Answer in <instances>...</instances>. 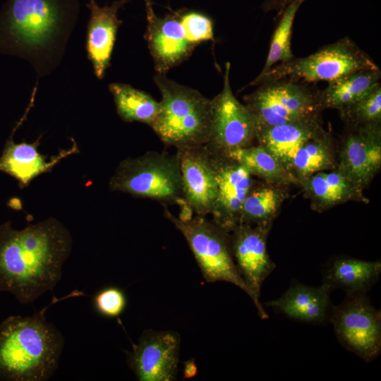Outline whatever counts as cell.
Masks as SVG:
<instances>
[{
	"instance_id": "18",
	"label": "cell",
	"mask_w": 381,
	"mask_h": 381,
	"mask_svg": "<svg viewBox=\"0 0 381 381\" xmlns=\"http://www.w3.org/2000/svg\"><path fill=\"white\" fill-rule=\"evenodd\" d=\"M130 0H116L110 6H99L95 0L87 4L90 11L87 23L86 50L95 76L104 78L109 66L119 27L122 20L118 11Z\"/></svg>"
},
{
	"instance_id": "30",
	"label": "cell",
	"mask_w": 381,
	"mask_h": 381,
	"mask_svg": "<svg viewBox=\"0 0 381 381\" xmlns=\"http://www.w3.org/2000/svg\"><path fill=\"white\" fill-rule=\"evenodd\" d=\"M179 20L186 40L191 44H198L214 40L212 20L207 15L198 11L182 12Z\"/></svg>"
},
{
	"instance_id": "2",
	"label": "cell",
	"mask_w": 381,
	"mask_h": 381,
	"mask_svg": "<svg viewBox=\"0 0 381 381\" xmlns=\"http://www.w3.org/2000/svg\"><path fill=\"white\" fill-rule=\"evenodd\" d=\"M78 13V0H8L0 12V52L28 60L45 76L59 64Z\"/></svg>"
},
{
	"instance_id": "4",
	"label": "cell",
	"mask_w": 381,
	"mask_h": 381,
	"mask_svg": "<svg viewBox=\"0 0 381 381\" xmlns=\"http://www.w3.org/2000/svg\"><path fill=\"white\" fill-rule=\"evenodd\" d=\"M154 80L162 99L150 126L165 145L177 149L205 145L211 123V99L198 90L157 73Z\"/></svg>"
},
{
	"instance_id": "20",
	"label": "cell",
	"mask_w": 381,
	"mask_h": 381,
	"mask_svg": "<svg viewBox=\"0 0 381 381\" xmlns=\"http://www.w3.org/2000/svg\"><path fill=\"white\" fill-rule=\"evenodd\" d=\"M330 292L323 284L314 287L296 284L279 298L265 304L290 318L310 323H322L331 313Z\"/></svg>"
},
{
	"instance_id": "6",
	"label": "cell",
	"mask_w": 381,
	"mask_h": 381,
	"mask_svg": "<svg viewBox=\"0 0 381 381\" xmlns=\"http://www.w3.org/2000/svg\"><path fill=\"white\" fill-rule=\"evenodd\" d=\"M380 68L373 59L348 37L325 45L312 54L278 64L255 78L249 86L288 78L306 83L330 81L354 72Z\"/></svg>"
},
{
	"instance_id": "32",
	"label": "cell",
	"mask_w": 381,
	"mask_h": 381,
	"mask_svg": "<svg viewBox=\"0 0 381 381\" xmlns=\"http://www.w3.org/2000/svg\"><path fill=\"white\" fill-rule=\"evenodd\" d=\"M295 1L296 0H265L261 8L265 13L275 11L278 16L286 6Z\"/></svg>"
},
{
	"instance_id": "7",
	"label": "cell",
	"mask_w": 381,
	"mask_h": 381,
	"mask_svg": "<svg viewBox=\"0 0 381 381\" xmlns=\"http://www.w3.org/2000/svg\"><path fill=\"white\" fill-rule=\"evenodd\" d=\"M164 214L184 236L207 282L233 284L250 298L233 258L229 232L204 216L181 219L167 208Z\"/></svg>"
},
{
	"instance_id": "9",
	"label": "cell",
	"mask_w": 381,
	"mask_h": 381,
	"mask_svg": "<svg viewBox=\"0 0 381 381\" xmlns=\"http://www.w3.org/2000/svg\"><path fill=\"white\" fill-rule=\"evenodd\" d=\"M230 69L226 62L223 88L211 99L210 135L205 145L211 152L221 155L252 145L259 131L255 114L233 93Z\"/></svg>"
},
{
	"instance_id": "24",
	"label": "cell",
	"mask_w": 381,
	"mask_h": 381,
	"mask_svg": "<svg viewBox=\"0 0 381 381\" xmlns=\"http://www.w3.org/2000/svg\"><path fill=\"white\" fill-rule=\"evenodd\" d=\"M226 156L246 167L252 176L263 179L268 184L286 186L298 183L286 167L260 145L238 148Z\"/></svg>"
},
{
	"instance_id": "22",
	"label": "cell",
	"mask_w": 381,
	"mask_h": 381,
	"mask_svg": "<svg viewBox=\"0 0 381 381\" xmlns=\"http://www.w3.org/2000/svg\"><path fill=\"white\" fill-rule=\"evenodd\" d=\"M380 78L381 71L377 68L354 72L329 81L319 92L321 108L343 109L370 92L380 83Z\"/></svg>"
},
{
	"instance_id": "13",
	"label": "cell",
	"mask_w": 381,
	"mask_h": 381,
	"mask_svg": "<svg viewBox=\"0 0 381 381\" xmlns=\"http://www.w3.org/2000/svg\"><path fill=\"white\" fill-rule=\"evenodd\" d=\"M210 152L217 183L210 214L216 224L231 232L239 224L243 203L253 186V176L246 167L227 156Z\"/></svg>"
},
{
	"instance_id": "15",
	"label": "cell",
	"mask_w": 381,
	"mask_h": 381,
	"mask_svg": "<svg viewBox=\"0 0 381 381\" xmlns=\"http://www.w3.org/2000/svg\"><path fill=\"white\" fill-rule=\"evenodd\" d=\"M185 204L196 215L210 214L217 193L212 155L205 145L177 149Z\"/></svg>"
},
{
	"instance_id": "29",
	"label": "cell",
	"mask_w": 381,
	"mask_h": 381,
	"mask_svg": "<svg viewBox=\"0 0 381 381\" xmlns=\"http://www.w3.org/2000/svg\"><path fill=\"white\" fill-rule=\"evenodd\" d=\"M350 127L381 125V85H376L362 97L339 111Z\"/></svg>"
},
{
	"instance_id": "10",
	"label": "cell",
	"mask_w": 381,
	"mask_h": 381,
	"mask_svg": "<svg viewBox=\"0 0 381 381\" xmlns=\"http://www.w3.org/2000/svg\"><path fill=\"white\" fill-rule=\"evenodd\" d=\"M332 308L330 318L341 344L366 362L381 351V315L365 294H347Z\"/></svg>"
},
{
	"instance_id": "28",
	"label": "cell",
	"mask_w": 381,
	"mask_h": 381,
	"mask_svg": "<svg viewBox=\"0 0 381 381\" xmlns=\"http://www.w3.org/2000/svg\"><path fill=\"white\" fill-rule=\"evenodd\" d=\"M303 2L302 0L294 1L278 16L280 18L270 41L265 64L256 78L262 76L274 66L294 57L291 49L292 29L296 13Z\"/></svg>"
},
{
	"instance_id": "33",
	"label": "cell",
	"mask_w": 381,
	"mask_h": 381,
	"mask_svg": "<svg viewBox=\"0 0 381 381\" xmlns=\"http://www.w3.org/2000/svg\"><path fill=\"white\" fill-rule=\"evenodd\" d=\"M198 372L197 366L194 359H190L184 363L183 378L188 379L196 375Z\"/></svg>"
},
{
	"instance_id": "1",
	"label": "cell",
	"mask_w": 381,
	"mask_h": 381,
	"mask_svg": "<svg viewBox=\"0 0 381 381\" xmlns=\"http://www.w3.org/2000/svg\"><path fill=\"white\" fill-rule=\"evenodd\" d=\"M72 243L69 230L53 217L20 230L11 221L0 224V291L32 303L60 281Z\"/></svg>"
},
{
	"instance_id": "17",
	"label": "cell",
	"mask_w": 381,
	"mask_h": 381,
	"mask_svg": "<svg viewBox=\"0 0 381 381\" xmlns=\"http://www.w3.org/2000/svg\"><path fill=\"white\" fill-rule=\"evenodd\" d=\"M13 132L6 140L0 156V171L13 177L23 189L41 174L51 172L63 159L79 152L76 142L72 138L73 145L67 150L50 157L41 154L37 147L42 135L32 143H16L13 140Z\"/></svg>"
},
{
	"instance_id": "25",
	"label": "cell",
	"mask_w": 381,
	"mask_h": 381,
	"mask_svg": "<svg viewBox=\"0 0 381 381\" xmlns=\"http://www.w3.org/2000/svg\"><path fill=\"white\" fill-rule=\"evenodd\" d=\"M113 95L116 111L126 122L153 123L160 111V102L149 94L130 85L113 83L109 85Z\"/></svg>"
},
{
	"instance_id": "16",
	"label": "cell",
	"mask_w": 381,
	"mask_h": 381,
	"mask_svg": "<svg viewBox=\"0 0 381 381\" xmlns=\"http://www.w3.org/2000/svg\"><path fill=\"white\" fill-rule=\"evenodd\" d=\"M180 11L147 20L145 35L157 73L166 74L187 59L197 46L186 38L179 20Z\"/></svg>"
},
{
	"instance_id": "21",
	"label": "cell",
	"mask_w": 381,
	"mask_h": 381,
	"mask_svg": "<svg viewBox=\"0 0 381 381\" xmlns=\"http://www.w3.org/2000/svg\"><path fill=\"white\" fill-rule=\"evenodd\" d=\"M380 272V261L339 258L325 272L322 284L330 291L339 288L347 294H365L377 281Z\"/></svg>"
},
{
	"instance_id": "34",
	"label": "cell",
	"mask_w": 381,
	"mask_h": 381,
	"mask_svg": "<svg viewBox=\"0 0 381 381\" xmlns=\"http://www.w3.org/2000/svg\"><path fill=\"white\" fill-rule=\"evenodd\" d=\"M147 20L153 18L156 14L153 9V1L152 0H143Z\"/></svg>"
},
{
	"instance_id": "8",
	"label": "cell",
	"mask_w": 381,
	"mask_h": 381,
	"mask_svg": "<svg viewBox=\"0 0 381 381\" xmlns=\"http://www.w3.org/2000/svg\"><path fill=\"white\" fill-rule=\"evenodd\" d=\"M243 97L256 116L259 129L320 114L319 92L304 82L288 78L265 80Z\"/></svg>"
},
{
	"instance_id": "27",
	"label": "cell",
	"mask_w": 381,
	"mask_h": 381,
	"mask_svg": "<svg viewBox=\"0 0 381 381\" xmlns=\"http://www.w3.org/2000/svg\"><path fill=\"white\" fill-rule=\"evenodd\" d=\"M283 198L277 186L253 184L243 203L239 224L271 226Z\"/></svg>"
},
{
	"instance_id": "11",
	"label": "cell",
	"mask_w": 381,
	"mask_h": 381,
	"mask_svg": "<svg viewBox=\"0 0 381 381\" xmlns=\"http://www.w3.org/2000/svg\"><path fill=\"white\" fill-rule=\"evenodd\" d=\"M270 226L239 224L229 232L235 265L262 319L268 318L260 301L262 285L275 267L267 250Z\"/></svg>"
},
{
	"instance_id": "14",
	"label": "cell",
	"mask_w": 381,
	"mask_h": 381,
	"mask_svg": "<svg viewBox=\"0 0 381 381\" xmlns=\"http://www.w3.org/2000/svg\"><path fill=\"white\" fill-rule=\"evenodd\" d=\"M351 128L343 142L337 169L362 191L381 167V125Z\"/></svg>"
},
{
	"instance_id": "3",
	"label": "cell",
	"mask_w": 381,
	"mask_h": 381,
	"mask_svg": "<svg viewBox=\"0 0 381 381\" xmlns=\"http://www.w3.org/2000/svg\"><path fill=\"white\" fill-rule=\"evenodd\" d=\"M78 290L52 301L30 316L11 315L0 325V380L46 381L58 368L65 340L45 313L64 298L83 296Z\"/></svg>"
},
{
	"instance_id": "5",
	"label": "cell",
	"mask_w": 381,
	"mask_h": 381,
	"mask_svg": "<svg viewBox=\"0 0 381 381\" xmlns=\"http://www.w3.org/2000/svg\"><path fill=\"white\" fill-rule=\"evenodd\" d=\"M111 191L165 203L184 202L178 155L147 152L117 166L109 183Z\"/></svg>"
},
{
	"instance_id": "31",
	"label": "cell",
	"mask_w": 381,
	"mask_h": 381,
	"mask_svg": "<svg viewBox=\"0 0 381 381\" xmlns=\"http://www.w3.org/2000/svg\"><path fill=\"white\" fill-rule=\"evenodd\" d=\"M93 302L95 308L101 315L116 318L123 312L126 298L121 289L109 286L100 290L95 296Z\"/></svg>"
},
{
	"instance_id": "26",
	"label": "cell",
	"mask_w": 381,
	"mask_h": 381,
	"mask_svg": "<svg viewBox=\"0 0 381 381\" xmlns=\"http://www.w3.org/2000/svg\"><path fill=\"white\" fill-rule=\"evenodd\" d=\"M335 167L329 134H322L306 142L296 152L289 171L301 183L312 175Z\"/></svg>"
},
{
	"instance_id": "23",
	"label": "cell",
	"mask_w": 381,
	"mask_h": 381,
	"mask_svg": "<svg viewBox=\"0 0 381 381\" xmlns=\"http://www.w3.org/2000/svg\"><path fill=\"white\" fill-rule=\"evenodd\" d=\"M301 184L317 207L327 208L363 197L362 191L337 169L318 172Z\"/></svg>"
},
{
	"instance_id": "19",
	"label": "cell",
	"mask_w": 381,
	"mask_h": 381,
	"mask_svg": "<svg viewBox=\"0 0 381 381\" xmlns=\"http://www.w3.org/2000/svg\"><path fill=\"white\" fill-rule=\"evenodd\" d=\"M319 116L260 128L256 140L288 169L298 150L325 132Z\"/></svg>"
},
{
	"instance_id": "12",
	"label": "cell",
	"mask_w": 381,
	"mask_h": 381,
	"mask_svg": "<svg viewBox=\"0 0 381 381\" xmlns=\"http://www.w3.org/2000/svg\"><path fill=\"white\" fill-rule=\"evenodd\" d=\"M132 348L126 352L127 363L138 380H176L180 349L177 332L146 331Z\"/></svg>"
}]
</instances>
